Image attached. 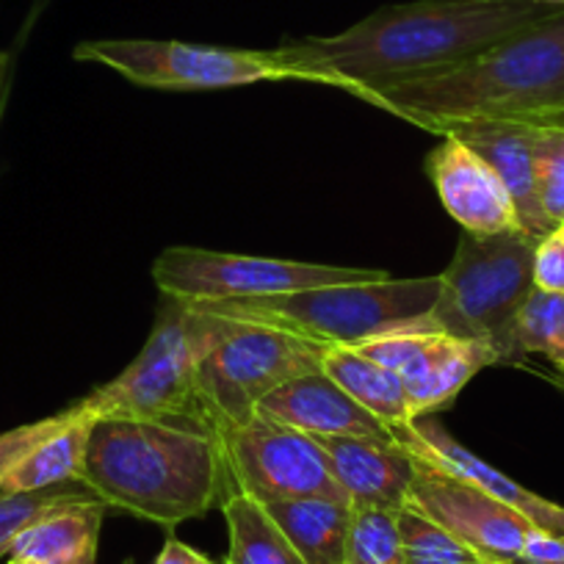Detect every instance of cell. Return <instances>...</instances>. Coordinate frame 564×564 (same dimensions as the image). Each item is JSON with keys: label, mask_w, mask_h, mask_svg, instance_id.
Segmentation results:
<instances>
[{"label": "cell", "mask_w": 564, "mask_h": 564, "mask_svg": "<svg viewBox=\"0 0 564 564\" xmlns=\"http://www.w3.org/2000/svg\"><path fill=\"white\" fill-rule=\"evenodd\" d=\"M399 531L404 564H492L446 525L435 523L415 507L399 509Z\"/></svg>", "instance_id": "obj_24"}, {"label": "cell", "mask_w": 564, "mask_h": 564, "mask_svg": "<svg viewBox=\"0 0 564 564\" xmlns=\"http://www.w3.org/2000/svg\"><path fill=\"white\" fill-rule=\"evenodd\" d=\"M122 564H135V562H133V558H124V562H122Z\"/></svg>", "instance_id": "obj_36"}, {"label": "cell", "mask_w": 564, "mask_h": 564, "mask_svg": "<svg viewBox=\"0 0 564 564\" xmlns=\"http://www.w3.org/2000/svg\"><path fill=\"white\" fill-rule=\"evenodd\" d=\"M426 175L443 208L465 232L496 236L520 230L518 210L501 177L463 141L443 135L426 159Z\"/></svg>", "instance_id": "obj_13"}, {"label": "cell", "mask_w": 564, "mask_h": 564, "mask_svg": "<svg viewBox=\"0 0 564 564\" xmlns=\"http://www.w3.org/2000/svg\"><path fill=\"white\" fill-rule=\"evenodd\" d=\"M216 441L232 492L258 503L311 496L349 501L335 481L322 443L265 412L258 410L243 423L225 426L216 432Z\"/></svg>", "instance_id": "obj_10"}, {"label": "cell", "mask_w": 564, "mask_h": 564, "mask_svg": "<svg viewBox=\"0 0 564 564\" xmlns=\"http://www.w3.org/2000/svg\"><path fill=\"white\" fill-rule=\"evenodd\" d=\"M395 437H399L401 446L410 454H415L421 463L432 465V468L443 470V474L454 476V479L479 487L481 492L492 496L496 501L518 509V512L523 514V518H529L536 529L547 531V534L564 536V507L536 496V492L525 490L523 485H518V481L509 479L507 474L492 468V465L485 463L479 454H474L470 448H465L463 443L454 441L437 417H415L406 430L395 432Z\"/></svg>", "instance_id": "obj_14"}, {"label": "cell", "mask_w": 564, "mask_h": 564, "mask_svg": "<svg viewBox=\"0 0 564 564\" xmlns=\"http://www.w3.org/2000/svg\"><path fill=\"white\" fill-rule=\"evenodd\" d=\"M67 417H69V406L51 417H42V421L25 423V426H18V430L3 432V435H0V485H3V479H7V476L12 474V470L18 468L31 452H34L45 437H51L53 432L62 430L64 423H67Z\"/></svg>", "instance_id": "obj_28"}, {"label": "cell", "mask_w": 564, "mask_h": 564, "mask_svg": "<svg viewBox=\"0 0 564 564\" xmlns=\"http://www.w3.org/2000/svg\"><path fill=\"white\" fill-rule=\"evenodd\" d=\"M401 377L415 417L446 410L479 371L501 366V357L481 340L452 338L432 329H401L351 346Z\"/></svg>", "instance_id": "obj_11"}, {"label": "cell", "mask_w": 564, "mask_h": 564, "mask_svg": "<svg viewBox=\"0 0 564 564\" xmlns=\"http://www.w3.org/2000/svg\"><path fill=\"white\" fill-rule=\"evenodd\" d=\"M258 410L311 437H360V441L390 443V446L399 443L390 426L357 404L324 371L280 384L260 401Z\"/></svg>", "instance_id": "obj_15"}, {"label": "cell", "mask_w": 564, "mask_h": 564, "mask_svg": "<svg viewBox=\"0 0 564 564\" xmlns=\"http://www.w3.org/2000/svg\"><path fill=\"white\" fill-rule=\"evenodd\" d=\"M536 243L523 230L496 236L465 232L441 274V294L421 329L481 340L496 349L501 366H518L512 327L525 296L534 291Z\"/></svg>", "instance_id": "obj_5"}, {"label": "cell", "mask_w": 564, "mask_h": 564, "mask_svg": "<svg viewBox=\"0 0 564 564\" xmlns=\"http://www.w3.org/2000/svg\"><path fill=\"white\" fill-rule=\"evenodd\" d=\"M558 232H562V236H564V225H562V227H558Z\"/></svg>", "instance_id": "obj_37"}, {"label": "cell", "mask_w": 564, "mask_h": 564, "mask_svg": "<svg viewBox=\"0 0 564 564\" xmlns=\"http://www.w3.org/2000/svg\"><path fill=\"white\" fill-rule=\"evenodd\" d=\"M441 294V276L417 280L346 282L291 294L252 296V300L199 302V311L216 316L269 324L327 346H360L401 329H421Z\"/></svg>", "instance_id": "obj_4"}, {"label": "cell", "mask_w": 564, "mask_h": 564, "mask_svg": "<svg viewBox=\"0 0 564 564\" xmlns=\"http://www.w3.org/2000/svg\"><path fill=\"white\" fill-rule=\"evenodd\" d=\"M78 62L102 64L135 86L166 91H210L291 80L274 51L197 45L177 40H89L75 47Z\"/></svg>", "instance_id": "obj_9"}, {"label": "cell", "mask_w": 564, "mask_h": 564, "mask_svg": "<svg viewBox=\"0 0 564 564\" xmlns=\"http://www.w3.org/2000/svg\"><path fill=\"white\" fill-rule=\"evenodd\" d=\"M221 512L230 534L225 564H307L258 501L232 492Z\"/></svg>", "instance_id": "obj_22"}, {"label": "cell", "mask_w": 564, "mask_h": 564, "mask_svg": "<svg viewBox=\"0 0 564 564\" xmlns=\"http://www.w3.org/2000/svg\"><path fill=\"white\" fill-rule=\"evenodd\" d=\"M155 564H216V562L205 556V553L194 551L192 545L181 542L177 536H170V540L164 542V547H161Z\"/></svg>", "instance_id": "obj_30"}, {"label": "cell", "mask_w": 564, "mask_h": 564, "mask_svg": "<svg viewBox=\"0 0 564 564\" xmlns=\"http://www.w3.org/2000/svg\"><path fill=\"white\" fill-rule=\"evenodd\" d=\"M545 3H553V7H564V0H545Z\"/></svg>", "instance_id": "obj_35"}, {"label": "cell", "mask_w": 564, "mask_h": 564, "mask_svg": "<svg viewBox=\"0 0 564 564\" xmlns=\"http://www.w3.org/2000/svg\"><path fill=\"white\" fill-rule=\"evenodd\" d=\"M324 373L393 432L406 430L415 421L399 373L379 366L351 346H329L324 357Z\"/></svg>", "instance_id": "obj_20"}, {"label": "cell", "mask_w": 564, "mask_h": 564, "mask_svg": "<svg viewBox=\"0 0 564 564\" xmlns=\"http://www.w3.org/2000/svg\"><path fill=\"white\" fill-rule=\"evenodd\" d=\"M435 135H452L474 150L479 159L490 164V170L501 177L518 210L520 230L525 236L542 241L551 236L553 227L545 219L536 199L534 181V124L520 122H452L432 130Z\"/></svg>", "instance_id": "obj_16"}, {"label": "cell", "mask_w": 564, "mask_h": 564, "mask_svg": "<svg viewBox=\"0 0 564 564\" xmlns=\"http://www.w3.org/2000/svg\"><path fill=\"white\" fill-rule=\"evenodd\" d=\"M194 311L199 313L197 382L216 432L252 417L280 384L324 371L327 344L269 324Z\"/></svg>", "instance_id": "obj_6"}, {"label": "cell", "mask_w": 564, "mask_h": 564, "mask_svg": "<svg viewBox=\"0 0 564 564\" xmlns=\"http://www.w3.org/2000/svg\"><path fill=\"white\" fill-rule=\"evenodd\" d=\"M512 346L520 362L525 355H542L564 368V294L531 291L514 318Z\"/></svg>", "instance_id": "obj_23"}, {"label": "cell", "mask_w": 564, "mask_h": 564, "mask_svg": "<svg viewBox=\"0 0 564 564\" xmlns=\"http://www.w3.org/2000/svg\"><path fill=\"white\" fill-rule=\"evenodd\" d=\"M106 509L100 498L53 509L14 540L9 558L36 564H95Z\"/></svg>", "instance_id": "obj_18"}, {"label": "cell", "mask_w": 564, "mask_h": 564, "mask_svg": "<svg viewBox=\"0 0 564 564\" xmlns=\"http://www.w3.org/2000/svg\"><path fill=\"white\" fill-rule=\"evenodd\" d=\"M327 452L329 468L351 507H410L417 459L401 443H373L360 437H316Z\"/></svg>", "instance_id": "obj_17"}, {"label": "cell", "mask_w": 564, "mask_h": 564, "mask_svg": "<svg viewBox=\"0 0 564 564\" xmlns=\"http://www.w3.org/2000/svg\"><path fill=\"white\" fill-rule=\"evenodd\" d=\"M344 564H404L399 512L351 507Z\"/></svg>", "instance_id": "obj_25"}, {"label": "cell", "mask_w": 564, "mask_h": 564, "mask_svg": "<svg viewBox=\"0 0 564 564\" xmlns=\"http://www.w3.org/2000/svg\"><path fill=\"white\" fill-rule=\"evenodd\" d=\"M534 181L542 214L558 230L564 225V124L536 128Z\"/></svg>", "instance_id": "obj_27"}, {"label": "cell", "mask_w": 564, "mask_h": 564, "mask_svg": "<svg viewBox=\"0 0 564 564\" xmlns=\"http://www.w3.org/2000/svg\"><path fill=\"white\" fill-rule=\"evenodd\" d=\"M95 415L86 412L80 404L69 406V417L62 430L40 443L12 474L3 479L0 492H31L47 490V487L80 481L84 470L86 443Z\"/></svg>", "instance_id": "obj_21"}, {"label": "cell", "mask_w": 564, "mask_h": 564, "mask_svg": "<svg viewBox=\"0 0 564 564\" xmlns=\"http://www.w3.org/2000/svg\"><path fill=\"white\" fill-rule=\"evenodd\" d=\"M382 276L388 274L377 269H346V265L214 252L197 247H172L153 263V280L161 294L188 305L291 294L318 285L371 282Z\"/></svg>", "instance_id": "obj_8"}, {"label": "cell", "mask_w": 564, "mask_h": 564, "mask_svg": "<svg viewBox=\"0 0 564 564\" xmlns=\"http://www.w3.org/2000/svg\"><path fill=\"white\" fill-rule=\"evenodd\" d=\"M80 481L108 509L175 529L225 503L230 476L214 432L102 415L91 421Z\"/></svg>", "instance_id": "obj_3"}, {"label": "cell", "mask_w": 564, "mask_h": 564, "mask_svg": "<svg viewBox=\"0 0 564 564\" xmlns=\"http://www.w3.org/2000/svg\"><path fill=\"white\" fill-rule=\"evenodd\" d=\"M307 564H344L351 503L338 498H291L260 503Z\"/></svg>", "instance_id": "obj_19"}, {"label": "cell", "mask_w": 564, "mask_h": 564, "mask_svg": "<svg viewBox=\"0 0 564 564\" xmlns=\"http://www.w3.org/2000/svg\"><path fill=\"white\" fill-rule=\"evenodd\" d=\"M199 313L188 302L161 294L153 333L133 362L78 404L95 417L128 415L183 423L214 432L197 382Z\"/></svg>", "instance_id": "obj_7"}, {"label": "cell", "mask_w": 564, "mask_h": 564, "mask_svg": "<svg viewBox=\"0 0 564 564\" xmlns=\"http://www.w3.org/2000/svg\"><path fill=\"white\" fill-rule=\"evenodd\" d=\"M3 73H7V56L0 53V89L7 86V78H3Z\"/></svg>", "instance_id": "obj_31"}, {"label": "cell", "mask_w": 564, "mask_h": 564, "mask_svg": "<svg viewBox=\"0 0 564 564\" xmlns=\"http://www.w3.org/2000/svg\"><path fill=\"white\" fill-rule=\"evenodd\" d=\"M9 564H36V562H25V558H9Z\"/></svg>", "instance_id": "obj_33"}, {"label": "cell", "mask_w": 564, "mask_h": 564, "mask_svg": "<svg viewBox=\"0 0 564 564\" xmlns=\"http://www.w3.org/2000/svg\"><path fill=\"white\" fill-rule=\"evenodd\" d=\"M362 100L430 133L452 122L564 124V7L448 73Z\"/></svg>", "instance_id": "obj_2"}, {"label": "cell", "mask_w": 564, "mask_h": 564, "mask_svg": "<svg viewBox=\"0 0 564 564\" xmlns=\"http://www.w3.org/2000/svg\"><path fill=\"white\" fill-rule=\"evenodd\" d=\"M410 507L421 509L435 523L446 525L452 534L468 542L492 564H520L525 542L536 531V525L518 509L496 501L479 487L454 479L421 459H417Z\"/></svg>", "instance_id": "obj_12"}, {"label": "cell", "mask_w": 564, "mask_h": 564, "mask_svg": "<svg viewBox=\"0 0 564 564\" xmlns=\"http://www.w3.org/2000/svg\"><path fill=\"white\" fill-rule=\"evenodd\" d=\"M556 371H558V379H556V382L562 384V388H564V368H556Z\"/></svg>", "instance_id": "obj_34"}, {"label": "cell", "mask_w": 564, "mask_h": 564, "mask_svg": "<svg viewBox=\"0 0 564 564\" xmlns=\"http://www.w3.org/2000/svg\"><path fill=\"white\" fill-rule=\"evenodd\" d=\"M558 7L545 0H410L388 3L333 36L274 47L291 80L377 95L448 73Z\"/></svg>", "instance_id": "obj_1"}, {"label": "cell", "mask_w": 564, "mask_h": 564, "mask_svg": "<svg viewBox=\"0 0 564 564\" xmlns=\"http://www.w3.org/2000/svg\"><path fill=\"white\" fill-rule=\"evenodd\" d=\"M534 289L564 294V236L553 230L536 243L534 252Z\"/></svg>", "instance_id": "obj_29"}, {"label": "cell", "mask_w": 564, "mask_h": 564, "mask_svg": "<svg viewBox=\"0 0 564 564\" xmlns=\"http://www.w3.org/2000/svg\"><path fill=\"white\" fill-rule=\"evenodd\" d=\"M3 102H7V86L0 89V117H3Z\"/></svg>", "instance_id": "obj_32"}, {"label": "cell", "mask_w": 564, "mask_h": 564, "mask_svg": "<svg viewBox=\"0 0 564 564\" xmlns=\"http://www.w3.org/2000/svg\"><path fill=\"white\" fill-rule=\"evenodd\" d=\"M91 498L97 496L84 481H69V485L31 492H0V556H9L14 540L47 512L75 501H91Z\"/></svg>", "instance_id": "obj_26"}]
</instances>
